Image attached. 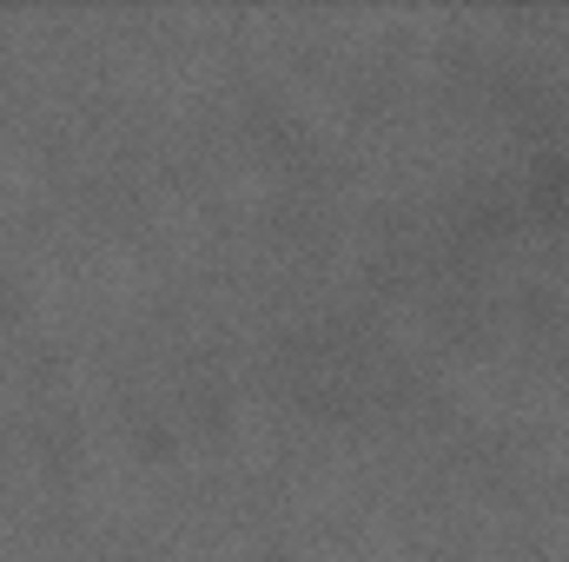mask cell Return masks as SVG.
I'll use <instances>...</instances> for the list:
<instances>
[]
</instances>
